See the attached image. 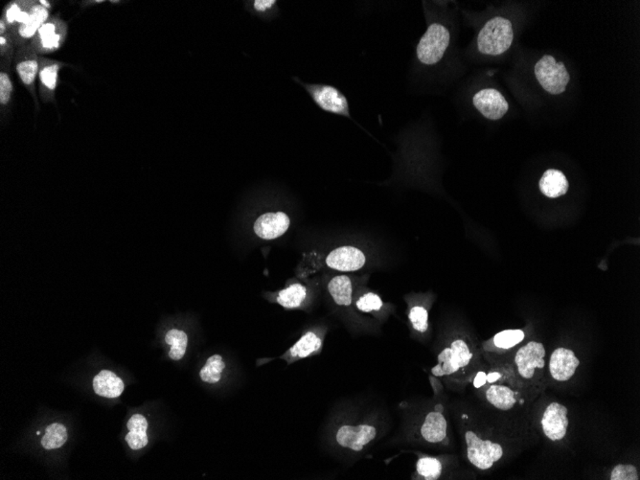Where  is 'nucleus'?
Segmentation results:
<instances>
[{"mask_svg": "<svg viewBox=\"0 0 640 480\" xmlns=\"http://www.w3.org/2000/svg\"><path fill=\"white\" fill-rule=\"evenodd\" d=\"M477 354L464 339L450 342L438 355V363L432 368L435 377H446L450 380H464L477 368Z\"/></svg>", "mask_w": 640, "mask_h": 480, "instance_id": "obj_1", "label": "nucleus"}, {"mask_svg": "<svg viewBox=\"0 0 640 480\" xmlns=\"http://www.w3.org/2000/svg\"><path fill=\"white\" fill-rule=\"evenodd\" d=\"M514 366L524 385L541 390L546 379V348L543 344L530 341L519 348L514 359Z\"/></svg>", "mask_w": 640, "mask_h": 480, "instance_id": "obj_2", "label": "nucleus"}, {"mask_svg": "<svg viewBox=\"0 0 640 480\" xmlns=\"http://www.w3.org/2000/svg\"><path fill=\"white\" fill-rule=\"evenodd\" d=\"M514 32L509 19L496 17L485 23L477 36V48L483 55L499 56L513 43Z\"/></svg>", "mask_w": 640, "mask_h": 480, "instance_id": "obj_3", "label": "nucleus"}, {"mask_svg": "<svg viewBox=\"0 0 640 480\" xmlns=\"http://www.w3.org/2000/svg\"><path fill=\"white\" fill-rule=\"evenodd\" d=\"M450 34L443 24L432 23L418 43L416 54L418 60L427 66H432L442 60L449 48Z\"/></svg>", "mask_w": 640, "mask_h": 480, "instance_id": "obj_4", "label": "nucleus"}, {"mask_svg": "<svg viewBox=\"0 0 640 480\" xmlns=\"http://www.w3.org/2000/svg\"><path fill=\"white\" fill-rule=\"evenodd\" d=\"M467 445V457L470 463L481 471H487L503 457V449L499 443L482 439L476 432L467 430L465 432Z\"/></svg>", "mask_w": 640, "mask_h": 480, "instance_id": "obj_5", "label": "nucleus"}, {"mask_svg": "<svg viewBox=\"0 0 640 480\" xmlns=\"http://www.w3.org/2000/svg\"><path fill=\"white\" fill-rule=\"evenodd\" d=\"M534 71L541 88L552 95L565 92L570 81L566 66L563 63H557L555 58L550 55L541 57L536 63Z\"/></svg>", "mask_w": 640, "mask_h": 480, "instance_id": "obj_6", "label": "nucleus"}, {"mask_svg": "<svg viewBox=\"0 0 640 480\" xmlns=\"http://www.w3.org/2000/svg\"><path fill=\"white\" fill-rule=\"evenodd\" d=\"M312 99L324 112L350 118L348 101L338 88L328 85L302 83Z\"/></svg>", "mask_w": 640, "mask_h": 480, "instance_id": "obj_7", "label": "nucleus"}, {"mask_svg": "<svg viewBox=\"0 0 640 480\" xmlns=\"http://www.w3.org/2000/svg\"><path fill=\"white\" fill-rule=\"evenodd\" d=\"M378 430L375 426L361 424L343 425L336 433V441L342 448L361 452L376 439Z\"/></svg>", "mask_w": 640, "mask_h": 480, "instance_id": "obj_8", "label": "nucleus"}, {"mask_svg": "<svg viewBox=\"0 0 640 480\" xmlns=\"http://www.w3.org/2000/svg\"><path fill=\"white\" fill-rule=\"evenodd\" d=\"M474 108L489 120L501 119L509 110L504 96L496 88H483L472 97Z\"/></svg>", "mask_w": 640, "mask_h": 480, "instance_id": "obj_9", "label": "nucleus"}, {"mask_svg": "<svg viewBox=\"0 0 640 480\" xmlns=\"http://www.w3.org/2000/svg\"><path fill=\"white\" fill-rule=\"evenodd\" d=\"M568 408L557 402L548 406L541 418V428L546 437L551 441H560L568 433Z\"/></svg>", "mask_w": 640, "mask_h": 480, "instance_id": "obj_10", "label": "nucleus"}, {"mask_svg": "<svg viewBox=\"0 0 640 480\" xmlns=\"http://www.w3.org/2000/svg\"><path fill=\"white\" fill-rule=\"evenodd\" d=\"M366 262V254L363 251L350 246L332 250L325 261L327 267L342 272H357L363 268Z\"/></svg>", "mask_w": 640, "mask_h": 480, "instance_id": "obj_11", "label": "nucleus"}, {"mask_svg": "<svg viewBox=\"0 0 640 480\" xmlns=\"http://www.w3.org/2000/svg\"><path fill=\"white\" fill-rule=\"evenodd\" d=\"M290 226V217L284 212H268L255 221L253 230L263 240H274L287 232Z\"/></svg>", "mask_w": 640, "mask_h": 480, "instance_id": "obj_12", "label": "nucleus"}, {"mask_svg": "<svg viewBox=\"0 0 640 480\" xmlns=\"http://www.w3.org/2000/svg\"><path fill=\"white\" fill-rule=\"evenodd\" d=\"M580 366V361L574 352L567 348H557L551 354L550 359V373L554 380L557 381H570Z\"/></svg>", "mask_w": 640, "mask_h": 480, "instance_id": "obj_13", "label": "nucleus"}, {"mask_svg": "<svg viewBox=\"0 0 640 480\" xmlns=\"http://www.w3.org/2000/svg\"><path fill=\"white\" fill-rule=\"evenodd\" d=\"M322 348V339L314 332L310 331L303 334L294 346L290 347L283 359L288 363H292L295 361L306 359L308 357L319 353Z\"/></svg>", "mask_w": 640, "mask_h": 480, "instance_id": "obj_14", "label": "nucleus"}, {"mask_svg": "<svg viewBox=\"0 0 640 480\" xmlns=\"http://www.w3.org/2000/svg\"><path fill=\"white\" fill-rule=\"evenodd\" d=\"M448 423L445 416L440 411H432L426 415L424 422L421 426V437L425 441L437 444L447 438Z\"/></svg>", "mask_w": 640, "mask_h": 480, "instance_id": "obj_15", "label": "nucleus"}, {"mask_svg": "<svg viewBox=\"0 0 640 480\" xmlns=\"http://www.w3.org/2000/svg\"><path fill=\"white\" fill-rule=\"evenodd\" d=\"M487 402L501 410H509L518 403L519 394L509 386L493 383L485 391Z\"/></svg>", "mask_w": 640, "mask_h": 480, "instance_id": "obj_16", "label": "nucleus"}, {"mask_svg": "<svg viewBox=\"0 0 640 480\" xmlns=\"http://www.w3.org/2000/svg\"><path fill=\"white\" fill-rule=\"evenodd\" d=\"M539 186L543 195L556 199L568 193L570 184L563 172L550 169L541 177Z\"/></svg>", "mask_w": 640, "mask_h": 480, "instance_id": "obj_17", "label": "nucleus"}, {"mask_svg": "<svg viewBox=\"0 0 640 480\" xmlns=\"http://www.w3.org/2000/svg\"><path fill=\"white\" fill-rule=\"evenodd\" d=\"M93 390L97 395L105 398H117L124 391V383L112 371H101L93 380Z\"/></svg>", "mask_w": 640, "mask_h": 480, "instance_id": "obj_18", "label": "nucleus"}, {"mask_svg": "<svg viewBox=\"0 0 640 480\" xmlns=\"http://www.w3.org/2000/svg\"><path fill=\"white\" fill-rule=\"evenodd\" d=\"M328 290L339 306L348 307L353 301V284L347 275H337L328 284Z\"/></svg>", "mask_w": 640, "mask_h": 480, "instance_id": "obj_19", "label": "nucleus"}, {"mask_svg": "<svg viewBox=\"0 0 640 480\" xmlns=\"http://www.w3.org/2000/svg\"><path fill=\"white\" fill-rule=\"evenodd\" d=\"M129 433L126 435V441L132 450H139L146 447L149 438L147 435L148 422L141 414H135L128 422Z\"/></svg>", "mask_w": 640, "mask_h": 480, "instance_id": "obj_20", "label": "nucleus"}, {"mask_svg": "<svg viewBox=\"0 0 640 480\" xmlns=\"http://www.w3.org/2000/svg\"><path fill=\"white\" fill-rule=\"evenodd\" d=\"M307 297V288L295 283L278 292L277 301L285 309H297L301 306Z\"/></svg>", "mask_w": 640, "mask_h": 480, "instance_id": "obj_21", "label": "nucleus"}, {"mask_svg": "<svg viewBox=\"0 0 640 480\" xmlns=\"http://www.w3.org/2000/svg\"><path fill=\"white\" fill-rule=\"evenodd\" d=\"M48 19V10L43 5H35L29 12V17L26 22L21 24L19 28V35L23 39H30L35 35L37 31L46 23Z\"/></svg>", "mask_w": 640, "mask_h": 480, "instance_id": "obj_22", "label": "nucleus"}, {"mask_svg": "<svg viewBox=\"0 0 640 480\" xmlns=\"http://www.w3.org/2000/svg\"><path fill=\"white\" fill-rule=\"evenodd\" d=\"M165 341L171 346L169 357L173 361H181L186 353L188 337L181 330L172 329L165 336Z\"/></svg>", "mask_w": 640, "mask_h": 480, "instance_id": "obj_23", "label": "nucleus"}, {"mask_svg": "<svg viewBox=\"0 0 640 480\" xmlns=\"http://www.w3.org/2000/svg\"><path fill=\"white\" fill-rule=\"evenodd\" d=\"M226 363L221 355H213L206 361V366L199 371V377L206 383H217L221 381V372L225 370Z\"/></svg>", "mask_w": 640, "mask_h": 480, "instance_id": "obj_24", "label": "nucleus"}, {"mask_svg": "<svg viewBox=\"0 0 640 480\" xmlns=\"http://www.w3.org/2000/svg\"><path fill=\"white\" fill-rule=\"evenodd\" d=\"M46 435L41 439V445L46 450L59 449L68 441V430L61 424L49 425Z\"/></svg>", "mask_w": 640, "mask_h": 480, "instance_id": "obj_25", "label": "nucleus"}, {"mask_svg": "<svg viewBox=\"0 0 640 480\" xmlns=\"http://www.w3.org/2000/svg\"><path fill=\"white\" fill-rule=\"evenodd\" d=\"M442 471V463L434 457H421L416 464V472L423 479H438L441 477Z\"/></svg>", "mask_w": 640, "mask_h": 480, "instance_id": "obj_26", "label": "nucleus"}, {"mask_svg": "<svg viewBox=\"0 0 640 480\" xmlns=\"http://www.w3.org/2000/svg\"><path fill=\"white\" fill-rule=\"evenodd\" d=\"M524 333L521 330H504L494 337V344L498 348L510 349L523 341Z\"/></svg>", "mask_w": 640, "mask_h": 480, "instance_id": "obj_27", "label": "nucleus"}, {"mask_svg": "<svg viewBox=\"0 0 640 480\" xmlns=\"http://www.w3.org/2000/svg\"><path fill=\"white\" fill-rule=\"evenodd\" d=\"M41 46L48 50H55L60 48L61 36L56 32L55 24L46 22L39 30Z\"/></svg>", "mask_w": 640, "mask_h": 480, "instance_id": "obj_28", "label": "nucleus"}, {"mask_svg": "<svg viewBox=\"0 0 640 480\" xmlns=\"http://www.w3.org/2000/svg\"><path fill=\"white\" fill-rule=\"evenodd\" d=\"M408 319L412 328L418 333H426L428 329V312L422 306H412L408 312Z\"/></svg>", "mask_w": 640, "mask_h": 480, "instance_id": "obj_29", "label": "nucleus"}, {"mask_svg": "<svg viewBox=\"0 0 640 480\" xmlns=\"http://www.w3.org/2000/svg\"><path fill=\"white\" fill-rule=\"evenodd\" d=\"M356 307L361 312H379L383 309V302L375 292H366L357 300Z\"/></svg>", "mask_w": 640, "mask_h": 480, "instance_id": "obj_30", "label": "nucleus"}, {"mask_svg": "<svg viewBox=\"0 0 640 480\" xmlns=\"http://www.w3.org/2000/svg\"><path fill=\"white\" fill-rule=\"evenodd\" d=\"M17 72L24 85L31 86L35 82L37 74L39 72L38 61L36 60L21 61L17 66Z\"/></svg>", "mask_w": 640, "mask_h": 480, "instance_id": "obj_31", "label": "nucleus"}, {"mask_svg": "<svg viewBox=\"0 0 640 480\" xmlns=\"http://www.w3.org/2000/svg\"><path fill=\"white\" fill-rule=\"evenodd\" d=\"M610 480H639L637 467L631 464L617 465L610 472Z\"/></svg>", "mask_w": 640, "mask_h": 480, "instance_id": "obj_32", "label": "nucleus"}, {"mask_svg": "<svg viewBox=\"0 0 640 480\" xmlns=\"http://www.w3.org/2000/svg\"><path fill=\"white\" fill-rule=\"evenodd\" d=\"M58 65L44 66L43 70H41V72H39V78H41V83H43L44 87L48 88V90H55L57 83H58Z\"/></svg>", "mask_w": 640, "mask_h": 480, "instance_id": "obj_33", "label": "nucleus"}, {"mask_svg": "<svg viewBox=\"0 0 640 480\" xmlns=\"http://www.w3.org/2000/svg\"><path fill=\"white\" fill-rule=\"evenodd\" d=\"M12 91H13V85H12L8 74L2 72L0 74V102L1 104L5 105L9 102Z\"/></svg>", "mask_w": 640, "mask_h": 480, "instance_id": "obj_34", "label": "nucleus"}, {"mask_svg": "<svg viewBox=\"0 0 640 480\" xmlns=\"http://www.w3.org/2000/svg\"><path fill=\"white\" fill-rule=\"evenodd\" d=\"M21 13L22 10L19 8L18 4H12L6 11L7 22H8L10 24H13L14 22L18 23L19 17H21Z\"/></svg>", "mask_w": 640, "mask_h": 480, "instance_id": "obj_35", "label": "nucleus"}, {"mask_svg": "<svg viewBox=\"0 0 640 480\" xmlns=\"http://www.w3.org/2000/svg\"><path fill=\"white\" fill-rule=\"evenodd\" d=\"M275 3H277V1H274V0H256L253 7L257 12H266L274 6Z\"/></svg>", "mask_w": 640, "mask_h": 480, "instance_id": "obj_36", "label": "nucleus"}, {"mask_svg": "<svg viewBox=\"0 0 640 480\" xmlns=\"http://www.w3.org/2000/svg\"><path fill=\"white\" fill-rule=\"evenodd\" d=\"M485 385H487V373H485L484 371H479L474 376V386L480 388Z\"/></svg>", "mask_w": 640, "mask_h": 480, "instance_id": "obj_37", "label": "nucleus"}, {"mask_svg": "<svg viewBox=\"0 0 640 480\" xmlns=\"http://www.w3.org/2000/svg\"><path fill=\"white\" fill-rule=\"evenodd\" d=\"M502 377H503V374L499 372V371H491V372L487 374V383H489V385H493V383H496L497 381H501Z\"/></svg>", "mask_w": 640, "mask_h": 480, "instance_id": "obj_38", "label": "nucleus"}, {"mask_svg": "<svg viewBox=\"0 0 640 480\" xmlns=\"http://www.w3.org/2000/svg\"><path fill=\"white\" fill-rule=\"evenodd\" d=\"M39 3H41V5H43V7H46V9L50 7V4H49L48 1H41L39 2Z\"/></svg>", "mask_w": 640, "mask_h": 480, "instance_id": "obj_39", "label": "nucleus"}, {"mask_svg": "<svg viewBox=\"0 0 640 480\" xmlns=\"http://www.w3.org/2000/svg\"><path fill=\"white\" fill-rule=\"evenodd\" d=\"M4 29H5L4 22L1 21L0 22V32H1V34L3 33Z\"/></svg>", "mask_w": 640, "mask_h": 480, "instance_id": "obj_40", "label": "nucleus"}, {"mask_svg": "<svg viewBox=\"0 0 640 480\" xmlns=\"http://www.w3.org/2000/svg\"><path fill=\"white\" fill-rule=\"evenodd\" d=\"M6 41H7L6 39H5L4 37H1V38H0V44H1V46H4V44H6Z\"/></svg>", "mask_w": 640, "mask_h": 480, "instance_id": "obj_41", "label": "nucleus"}]
</instances>
